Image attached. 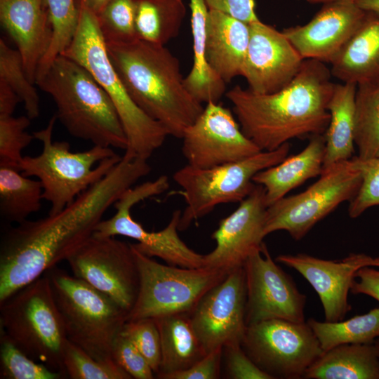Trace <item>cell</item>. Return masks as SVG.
<instances>
[{"mask_svg": "<svg viewBox=\"0 0 379 379\" xmlns=\"http://www.w3.org/2000/svg\"><path fill=\"white\" fill-rule=\"evenodd\" d=\"M19 102L22 101L18 94L0 80V117L12 115Z\"/></svg>", "mask_w": 379, "mask_h": 379, "instance_id": "47", "label": "cell"}, {"mask_svg": "<svg viewBox=\"0 0 379 379\" xmlns=\"http://www.w3.org/2000/svg\"><path fill=\"white\" fill-rule=\"evenodd\" d=\"M193 39V64L184 78L188 92L200 103L218 102L225 93V82L209 65L206 58V32L208 8L204 0H190Z\"/></svg>", "mask_w": 379, "mask_h": 379, "instance_id": "29", "label": "cell"}, {"mask_svg": "<svg viewBox=\"0 0 379 379\" xmlns=\"http://www.w3.org/2000/svg\"><path fill=\"white\" fill-rule=\"evenodd\" d=\"M325 145L324 134L314 135L299 153L286 157L280 163L258 172L253 177V182L265 189L267 206L307 180L321 174Z\"/></svg>", "mask_w": 379, "mask_h": 379, "instance_id": "24", "label": "cell"}, {"mask_svg": "<svg viewBox=\"0 0 379 379\" xmlns=\"http://www.w3.org/2000/svg\"><path fill=\"white\" fill-rule=\"evenodd\" d=\"M72 275L108 295L128 312L140 288L132 244L93 234L67 258Z\"/></svg>", "mask_w": 379, "mask_h": 379, "instance_id": "14", "label": "cell"}, {"mask_svg": "<svg viewBox=\"0 0 379 379\" xmlns=\"http://www.w3.org/2000/svg\"><path fill=\"white\" fill-rule=\"evenodd\" d=\"M187 164L206 168L237 161L261 150L242 132L231 111L209 102L182 137Z\"/></svg>", "mask_w": 379, "mask_h": 379, "instance_id": "17", "label": "cell"}, {"mask_svg": "<svg viewBox=\"0 0 379 379\" xmlns=\"http://www.w3.org/2000/svg\"><path fill=\"white\" fill-rule=\"evenodd\" d=\"M244 268L246 326L273 319L305 321V295L273 260L265 243L248 257Z\"/></svg>", "mask_w": 379, "mask_h": 379, "instance_id": "15", "label": "cell"}, {"mask_svg": "<svg viewBox=\"0 0 379 379\" xmlns=\"http://www.w3.org/2000/svg\"><path fill=\"white\" fill-rule=\"evenodd\" d=\"M267 208L265 189L255 184L238 208L220 221L211 235L215 247L204 255V267L227 272L244 267L248 257L262 248Z\"/></svg>", "mask_w": 379, "mask_h": 379, "instance_id": "18", "label": "cell"}, {"mask_svg": "<svg viewBox=\"0 0 379 379\" xmlns=\"http://www.w3.org/2000/svg\"><path fill=\"white\" fill-rule=\"evenodd\" d=\"M0 329L32 359L67 378L62 357L68 339L46 273L0 302Z\"/></svg>", "mask_w": 379, "mask_h": 379, "instance_id": "7", "label": "cell"}, {"mask_svg": "<svg viewBox=\"0 0 379 379\" xmlns=\"http://www.w3.org/2000/svg\"><path fill=\"white\" fill-rule=\"evenodd\" d=\"M30 120L27 116L0 117V166L18 169L24 157L22 149L35 139L25 131Z\"/></svg>", "mask_w": 379, "mask_h": 379, "instance_id": "39", "label": "cell"}, {"mask_svg": "<svg viewBox=\"0 0 379 379\" xmlns=\"http://www.w3.org/2000/svg\"><path fill=\"white\" fill-rule=\"evenodd\" d=\"M250 40V25L220 11L208 10L206 58L225 83L242 75Z\"/></svg>", "mask_w": 379, "mask_h": 379, "instance_id": "23", "label": "cell"}, {"mask_svg": "<svg viewBox=\"0 0 379 379\" xmlns=\"http://www.w3.org/2000/svg\"><path fill=\"white\" fill-rule=\"evenodd\" d=\"M157 325L161 360L157 378L184 371L206 354L192 326L190 314L178 313L154 318Z\"/></svg>", "mask_w": 379, "mask_h": 379, "instance_id": "26", "label": "cell"}, {"mask_svg": "<svg viewBox=\"0 0 379 379\" xmlns=\"http://www.w3.org/2000/svg\"><path fill=\"white\" fill-rule=\"evenodd\" d=\"M372 267H379V257L373 258L371 262Z\"/></svg>", "mask_w": 379, "mask_h": 379, "instance_id": "52", "label": "cell"}, {"mask_svg": "<svg viewBox=\"0 0 379 379\" xmlns=\"http://www.w3.org/2000/svg\"><path fill=\"white\" fill-rule=\"evenodd\" d=\"M246 283L244 267L234 269L211 288L190 314L206 352L242 343L246 324Z\"/></svg>", "mask_w": 379, "mask_h": 379, "instance_id": "16", "label": "cell"}, {"mask_svg": "<svg viewBox=\"0 0 379 379\" xmlns=\"http://www.w3.org/2000/svg\"><path fill=\"white\" fill-rule=\"evenodd\" d=\"M66 377L71 379H131L114 361H100L67 340L62 357Z\"/></svg>", "mask_w": 379, "mask_h": 379, "instance_id": "37", "label": "cell"}, {"mask_svg": "<svg viewBox=\"0 0 379 379\" xmlns=\"http://www.w3.org/2000/svg\"><path fill=\"white\" fill-rule=\"evenodd\" d=\"M138 0H111L98 15L106 42H124L138 39L135 16Z\"/></svg>", "mask_w": 379, "mask_h": 379, "instance_id": "38", "label": "cell"}, {"mask_svg": "<svg viewBox=\"0 0 379 379\" xmlns=\"http://www.w3.org/2000/svg\"><path fill=\"white\" fill-rule=\"evenodd\" d=\"M150 170L147 160L122 156L60 212L7 230L0 245V302L66 260L93 235L107 209Z\"/></svg>", "mask_w": 379, "mask_h": 379, "instance_id": "1", "label": "cell"}, {"mask_svg": "<svg viewBox=\"0 0 379 379\" xmlns=\"http://www.w3.org/2000/svg\"><path fill=\"white\" fill-rule=\"evenodd\" d=\"M309 4H325L330 1H341V0H306ZM345 1H355V0H345Z\"/></svg>", "mask_w": 379, "mask_h": 379, "instance_id": "50", "label": "cell"}, {"mask_svg": "<svg viewBox=\"0 0 379 379\" xmlns=\"http://www.w3.org/2000/svg\"><path fill=\"white\" fill-rule=\"evenodd\" d=\"M354 145L359 159L379 157V81L357 86Z\"/></svg>", "mask_w": 379, "mask_h": 379, "instance_id": "33", "label": "cell"}, {"mask_svg": "<svg viewBox=\"0 0 379 379\" xmlns=\"http://www.w3.org/2000/svg\"><path fill=\"white\" fill-rule=\"evenodd\" d=\"M359 159L362 180L357 194L350 201L348 214L352 218L360 216L371 207L379 206V157Z\"/></svg>", "mask_w": 379, "mask_h": 379, "instance_id": "41", "label": "cell"}, {"mask_svg": "<svg viewBox=\"0 0 379 379\" xmlns=\"http://www.w3.org/2000/svg\"><path fill=\"white\" fill-rule=\"evenodd\" d=\"M332 77L357 86L379 81V17L368 15L330 63Z\"/></svg>", "mask_w": 379, "mask_h": 379, "instance_id": "25", "label": "cell"}, {"mask_svg": "<svg viewBox=\"0 0 379 379\" xmlns=\"http://www.w3.org/2000/svg\"><path fill=\"white\" fill-rule=\"evenodd\" d=\"M56 115L47 126L33 133L41 142L37 156H24L18 169L26 177L41 182L43 199L48 201V215L60 212L82 192L100 180L122 158L112 147L93 145L78 152L66 141H53Z\"/></svg>", "mask_w": 379, "mask_h": 379, "instance_id": "6", "label": "cell"}, {"mask_svg": "<svg viewBox=\"0 0 379 379\" xmlns=\"http://www.w3.org/2000/svg\"><path fill=\"white\" fill-rule=\"evenodd\" d=\"M354 1L364 11L379 17V0H355Z\"/></svg>", "mask_w": 379, "mask_h": 379, "instance_id": "48", "label": "cell"}, {"mask_svg": "<svg viewBox=\"0 0 379 379\" xmlns=\"http://www.w3.org/2000/svg\"><path fill=\"white\" fill-rule=\"evenodd\" d=\"M319 176L305 191L286 196L267 206L265 236L284 230L299 241L340 204L350 201L362 180L360 159L357 156L337 163L324 170Z\"/></svg>", "mask_w": 379, "mask_h": 379, "instance_id": "11", "label": "cell"}, {"mask_svg": "<svg viewBox=\"0 0 379 379\" xmlns=\"http://www.w3.org/2000/svg\"><path fill=\"white\" fill-rule=\"evenodd\" d=\"M350 292L367 295L379 302V270L372 266L359 268L355 274Z\"/></svg>", "mask_w": 379, "mask_h": 379, "instance_id": "46", "label": "cell"}, {"mask_svg": "<svg viewBox=\"0 0 379 379\" xmlns=\"http://www.w3.org/2000/svg\"><path fill=\"white\" fill-rule=\"evenodd\" d=\"M373 258L351 253L340 260H328L305 253L280 255L276 261L298 271L312 286L322 304L326 321L343 320L351 310L348 293L357 271L371 266Z\"/></svg>", "mask_w": 379, "mask_h": 379, "instance_id": "21", "label": "cell"}, {"mask_svg": "<svg viewBox=\"0 0 379 379\" xmlns=\"http://www.w3.org/2000/svg\"><path fill=\"white\" fill-rule=\"evenodd\" d=\"M46 274L67 339L98 361H114L113 344L128 312L108 295L62 269L55 266Z\"/></svg>", "mask_w": 379, "mask_h": 379, "instance_id": "8", "label": "cell"}, {"mask_svg": "<svg viewBox=\"0 0 379 379\" xmlns=\"http://www.w3.org/2000/svg\"><path fill=\"white\" fill-rule=\"evenodd\" d=\"M147 361L155 375L161 360V339L154 319L145 318L126 321L121 330Z\"/></svg>", "mask_w": 379, "mask_h": 379, "instance_id": "40", "label": "cell"}, {"mask_svg": "<svg viewBox=\"0 0 379 379\" xmlns=\"http://www.w3.org/2000/svg\"><path fill=\"white\" fill-rule=\"evenodd\" d=\"M367 15L354 1H330L307 24L282 32L304 60L331 63Z\"/></svg>", "mask_w": 379, "mask_h": 379, "instance_id": "20", "label": "cell"}, {"mask_svg": "<svg viewBox=\"0 0 379 379\" xmlns=\"http://www.w3.org/2000/svg\"><path fill=\"white\" fill-rule=\"evenodd\" d=\"M112 358L132 378L152 379L155 376L146 359L121 331L114 342Z\"/></svg>", "mask_w": 379, "mask_h": 379, "instance_id": "42", "label": "cell"}, {"mask_svg": "<svg viewBox=\"0 0 379 379\" xmlns=\"http://www.w3.org/2000/svg\"><path fill=\"white\" fill-rule=\"evenodd\" d=\"M226 371L232 379H272L247 355L241 344L223 347Z\"/></svg>", "mask_w": 379, "mask_h": 379, "instance_id": "43", "label": "cell"}, {"mask_svg": "<svg viewBox=\"0 0 379 379\" xmlns=\"http://www.w3.org/2000/svg\"><path fill=\"white\" fill-rule=\"evenodd\" d=\"M303 378L379 379V357L373 343L338 345L324 352Z\"/></svg>", "mask_w": 379, "mask_h": 379, "instance_id": "28", "label": "cell"}, {"mask_svg": "<svg viewBox=\"0 0 379 379\" xmlns=\"http://www.w3.org/2000/svg\"><path fill=\"white\" fill-rule=\"evenodd\" d=\"M307 323L324 352L344 344L373 343L379 338V307L345 321H319L311 318Z\"/></svg>", "mask_w": 379, "mask_h": 379, "instance_id": "32", "label": "cell"}, {"mask_svg": "<svg viewBox=\"0 0 379 379\" xmlns=\"http://www.w3.org/2000/svg\"><path fill=\"white\" fill-rule=\"evenodd\" d=\"M53 98L56 117L72 136L126 150L127 138L107 93L83 65L60 55L35 81Z\"/></svg>", "mask_w": 379, "mask_h": 379, "instance_id": "4", "label": "cell"}, {"mask_svg": "<svg viewBox=\"0 0 379 379\" xmlns=\"http://www.w3.org/2000/svg\"><path fill=\"white\" fill-rule=\"evenodd\" d=\"M0 22L20 53L29 79L35 84L52 38L44 0H0Z\"/></svg>", "mask_w": 379, "mask_h": 379, "instance_id": "22", "label": "cell"}, {"mask_svg": "<svg viewBox=\"0 0 379 379\" xmlns=\"http://www.w3.org/2000/svg\"><path fill=\"white\" fill-rule=\"evenodd\" d=\"M65 376L32 359L3 332L0 334L1 379H61Z\"/></svg>", "mask_w": 379, "mask_h": 379, "instance_id": "36", "label": "cell"}, {"mask_svg": "<svg viewBox=\"0 0 379 379\" xmlns=\"http://www.w3.org/2000/svg\"><path fill=\"white\" fill-rule=\"evenodd\" d=\"M111 0H83L85 4L98 16Z\"/></svg>", "mask_w": 379, "mask_h": 379, "instance_id": "49", "label": "cell"}, {"mask_svg": "<svg viewBox=\"0 0 379 379\" xmlns=\"http://www.w3.org/2000/svg\"><path fill=\"white\" fill-rule=\"evenodd\" d=\"M43 188L39 180L26 177L17 168L0 166V213L18 224L41 207Z\"/></svg>", "mask_w": 379, "mask_h": 379, "instance_id": "31", "label": "cell"}, {"mask_svg": "<svg viewBox=\"0 0 379 379\" xmlns=\"http://www.w3.org/2000/svg\"><path fill=\"white\" fill-rule=\"evenodd\" d=\"M325 62L304 60L281 90L260 94L235 86L225 93L244 135L261 151L274 150L293 138L324 134L328 104L335 84Z\"/></svg>", "mask_w": 379, "mask_h": 379, "instance_id": "2", "label": "cell"}, {"mask_svg": "<svg viewBox=\"0 0 379 379\" xmlns=\"http://www.w3.org/2000/svg\"><path fill=\"white\" fill-rule=\"evenodd\" d=\"M289 149L286 142L274 150L260 151L234 162L206 168L187 164L178 169L173 180L181 187L186 204L178 230H185L193 221L208 214L218 205L242 201L255 185L253 177L283 161Z\"/></svg>", "mask_w": 379, "mask_h": 379, "instance_id": "9", "label": "cell"}, {"mask_svg": "<svg viewBox=\"0 0 379 379\" xmlns=\"http://www.w3.org/2000/svg\"><path fill=\"white\" fill-rule=\"evenodd\" d=\"M44 4L51 25L52 38L48 51L39 64L36 79L68 47L79 20L77 0H44Z\"/></svg>", "mask_w": 379, "mask_h": 379, "instance_id": "34", "label": "cell"}, {"mask_svg": "<svg viewBox=\"0 0 379 379\" xmlns=\"http://www.w3.org/2000/svg\"><path fill=\"white\" fill-rule=\"evenodd\" d=\"M208 10L229 15L248 25L259 20L254 0H204Z\"/></svg>", "mask_w": 379, "mask_h": 379, "instance_id": "45", "label": "cell"}, {"mask_svg": "<svg viewBox=\"0 0 379 379\" xmlns=\"http://www.w3.org/2000/svg\"><path fill=\"white\" fill-rule=\"evenodd\" d=\"M223 347H219L188 368L166 375L163 379H217L220 378Z\"/></svg>", "mask_w": 379, "mask_h": 379, "instance_id": "44", "label": "cell"}, {"mask_svg": "<svg viewBox=\"0 0 379 379\" xmlns=\"http://www.w3.org/2000/svg\"><path fill=\"white\" fill-rule=\"evenodd\" d=\"M357 86L350 83L335 85L328 104L330 120L324 133L326 145L323 171L353 157Z\"/></svg>", "mask_w": 379, "mask_h": 379, "instance_id": "27", "label": "cell"}, {"mask_svg": "<svg viewBox=\"0 0 379 379\" xmlns=\"http://www.w3.org/2000/svg\"><path fill=\"white\" fill-rule=\"evenodd\" d=\"M110 60L135 103L181 139L204 110L188 92L180 65L165 46L135 39L106 42Z\"/></svg>", "mask_w": 379, "mask_h": 379, "instance_id": "3", "label": "cell"}, {"mask_svg": "<svg viewBox=\"0 0 379 379\" xmlns=\"http://www.w3.org/2000/svg\"><path fill=\"white\" fill-rule=\"evenodd\" d=\"M250 25V40L242 75L251 91L277 92L299 72L304 59L284 35L260 20Z\"/></svg>", "mask_w": 379, "mask_h": 379, "instance_id": "19", "label": "cell"}, {"mask_svg": "<svg viewBox=\"0 0 379 379\" xmlns=\"http://www.w3.org/2000/svg\"><path fill=\"white\" fill-rule=\"evenodd\" d=\"M132 246L139 270L140 288L136 301L126 314V321L190 314L201 298L229 274L207 267L163 265Z\"/></svg>", "mask_w": 379, "mask_h": 379, "instance_id": "10", "label": "cell"}, {"mask_svg": "<svg viewBox=\"0 0 379 379\" xmlns=\"http://www.w3.org/2000/svg\"><path fill=\"white\" fill-rule=\"evenodd\" d=\"M0 80L6 83L20 97L30 119L39 115V97L29 79L20 52L0 39Z\"/></svg>", "mask_w": 379, "mask_h": 379, "instance_id": "35", "label": "cell"}, {"mask_svg": "<svg viewBox=\"0 0 379 379\" xmlns=\"http://www.w3.org/2000/svg\"><path fill=\"white\" fill-rule=\"evenodd\" d=\"M373 345L375 347L376 353L379 357V338L375 340V341L373 342Z\"/></svg>", "mask_w": 379, "mask_h": 379, "instance_id": "51", "label": "cell"}, {"mask_svg": "<svg viewBox=\"0 0 379 379\" xmlns=\"http://www.w3.org/2000/svg\"><path fill=\"white\" fill-rule=\"evenodd\" d=\"M241 347L272 379L303 378L324 352L307 321L273 319L247 326Z\"/></svg>", "mask_w": 379, "mask_h": 379, "instance_id": "13", "label": "cell"}, {"mask_svg": "<svg viewBox=\"0 0 379 379\" xmlns=\"http://www.w3.org/2000/svg\"><path fill=\"white\" fill-rule=\"evenodd\" d=\"M185 14L182 0H138L137 38L165 46L178 35Z\"/></svg>", "mask_w": 379, "mask_h": 379, "instance_id": "30", "label": "cell"}, {"mask_svg": "<svg viewBox=\"0 0 379 379\" xmlns=\"http://www.w3.org/2000/svg\"><path fill=\"white\" fill-rule=\"evenodd\" d=\"M168 178L161 175L153 181H147L128 189L114 204L117 210L110 218L102 220L93 234L100 237L124 236L138 241L133 246L142 254L157 257L166 264L185 268L204 267V255L191 249L179 237L178 225L182 212L175 211L163 230L149 232L135 221L131 214L132 207L151 197L168 190Z\"/></svg>", "mask_w": 379, "mask_h": 379, "instance_id": "12", "label": "cell"}, {"mask_svg": "<svg viewBox=\"0 0 379 379\" xmlns=\"http://www.w3.org/2000/svg\"><path fill=\"white\" fill-rule=\"evenodd\" d=\"M77 2L78 27L71 43L61 55L86 67L112 100L127 138L124 156L147 160L169 134L133 100L110 60L98 16L83 0Z\"/></svg>", "mask_w": 379, "mask_h": 379, "instance_id": "5", "label": "cell"}]
</instances>
